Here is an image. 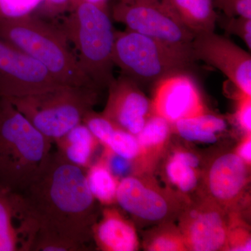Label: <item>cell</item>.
<instances>
[{
	"label": "cell",
	"instance_id": "23",
	"mask_svg": "<svg viewBox=\"0 0 251 251\" xmlns=\"http://www.w3.org/2000/svg\"><path fill=\"white\" fill-rule=\"evenodd\" d=\"M166 174L171 182L182 192H191L197 186L198 176L195 168L175 157H172L167 164Z\"/></svg>",
	"mask_w": 251,
	"mask_h": 251
},
{
	"label": "cell",
	"instance_id": "24",
	"mask_svg": "<svg viewBox=\"0 0 251 251\" xmlns=\"http://www.w3.org/2000/svg\"><path fill=\"white\" fill-rule=\"evenodd\" d=\"M85 249L78 244L62 238L49 234H36L31 251H81Z\"/></svg>",
	"mask_w": 251,
	"mask_h": 251
},
{
	"label": "cell",
	"instance_id": "25",
	"mask_svg": "<svg viewBox=\"0 0 251 251\" xmlns=\"http://www.w3.org/2000/svg\"><path fill=\"white\" fill-rule=\"evenodd\" d=\"M102 160L105 163L112 174L119 179V178L128 176L131 171V161L119 156L108 149L105 148Z\"/></svg>",
	"mask_w": 251,
	"mask_h": 251
},
{
	"label": "cell",
	"instance_id": "18",
	"mask_svg": "<svg viewBox=\"0 0 251 251\" xmlns=\"http://www.w3.org/2000/svg\"><path fill=\"white\" fill-rule=\"evenodd\" d=\"M54 143L66 161L86 171L92 165L99 141L82 122Z\"/></svg>",
	"mask_w": 251,
	"mask_h": 251
},
{
	"label": "cell",
	"instance_id": "20",
	"mask_svg": "<svg viewBox=\"0 0 251 251\" xmlns=\"http://www.w3.org/2000/svg\"><path fill=\"white\" fill-rule=\"evenodd\" d=\"M85 173L88 187L95 201L105 206L116 203L120 180L112 174L102 158L91 165Z\"/></svg>",
	"mask_w": 251,
	"mask_h": 251
},
{
	"label": "cell",
	"instance_id": "34",
	"mask_svg": "<svg viewBox=\"0 0 251 251\" xmlns=\"http://www.w3.org/2000/svg\"><path fill=\"white\" fill-rule=\"evenodd\" d=\"M123 3H128V2H131V1H133V0H123Z\"/></svg>",
	"mask_w": 251,
	"mask_h": 251
},
{
	"label": "cell",
	"instance_id": "21",
	"mask_svg": "<svg viewBox=\"0 0 251 251\" xmlns=\"http://www.w3.org/2000/svg\"><path fill=\"white\" fill-rule=\"evenodd\" d=\"M170 122L159 115L147 120L141 131L136 135L140 148L149 149L164 143L170 133Z\"/></svg>",
	"mask_w": 251,
	"mask_h": 251
},
{
	"label": "cell",
	"instance_id": "13",
	"mask_svg": "<svg viewBox=\"0 0 251 251\" xmlns=\"http://www.w3.org/2000/svg\"><path fill=\"white\" fill-rule=\"evenodd\" d=\"M183 239L187 249L215 251L227 244L229 232L223 213L214 207H201L190 211L183 221Z\"/></svg>",
	"mask_w": 251,
	"mask_h": 251
},
{
	"label": "cell",
	"instance_id": "1",
	"mask_svg": "<svg viewBox=\"0 0 251 251\" xmlns=\"http://www.w3.org/2000/svg\"><path fill=\"white\" fill-rule=\"evenodd\" d=\"M21 193L37 224L36 233L55 236L86 249L97 214L85 170L66 161L58 152L51 153Z\"/></svg>",
	"mask_w": 251,
	"mask_h": 251
},
{
	"label": "cell",
	"instance_id": "17",
	"mask_svg": "<svg viewBox=\"0 0 251 251\" xmlns=\"http://www.w3.org/2000/svg\"><path fill=\"white\" fill-rule=\"evenodd\" d=\"M195 35L214 31L216 16L212 0H159Z\"/></svg>",
	"mask_w": 251,
	"mask_h": 251
},
{
	"label": "cell",
	"instance_id": "29",
	"mask_svg": "<svg viewBox=\"0 0 251 251\" xmlns=\"http://www.w3.org/2000/svg\"><path fill=\"white\" fill-rule=\"evenodd\" d=\"M234 7L239 17L251 19V0H235Z\"/></svg>",
	"mask_w": 251,
	"mask_h": 251
},
{
	"label": "cell",
	"instance_id": "26",
	"mask_svg": "<svg viewBox=\"0 0 251 251\" xmlns=\"http://www.w3.org/2000/svg\"><path fill=\"white\" fill-rule=\"evenodd\" d=\"M148 249L154 251H173L184 250L186 247L182 237L166 232L153 238Z\"/></svg>",
	"mask_w": 251,
	"mask_h": 251
},
{
	"label": "cell",
	"instance_id": "12",
	"mask_svg": "<svg viewBox=\"0 0 251 251\" xmlns=\"http://www.w3.org/2000/svg\"><path fill=\"white\" fill-rule=\"evenodd\" d=\"M35 222L21 193L0 185V251H30L36 229L16 223Z\"/></svg>",
	"mask_w": 251,
	"mask_h": 251
},
{
	"label": "cell",
	"instance_id": "2",
	"mask_svg": "<svg viewBox=\"0 0 251 251\" xmlns=\"http://www.w3.org/2000/svg\"><path fill=\"white\" fill-rule=\"evenodd\" d=\"M52 141L7 99H0V185L21 193L51 154Z\"/></svg>",
	"mask_w": 251,
	"mask_h": 251
},
{
	"label": "cell",
	"instance_id": "14",
	"mask_svg": "<svg viewBox=\"0 0 251 251\" xmlns=\"http://www.w3.org/2000/svg\"><path fill=\"white\" fill-rule=\"evenodd\" d=\"M116 203L135 219L158 222L169 214L171 206L161 193L133 176L119 181Z\"/></svg>",
	"mask_w": 251,
	"mask_h": 251
},
{
	"label": "cell",
	"instance_id": "7",
	"mask_svg": "<svg viewBox=\"0 0 251 251\" xmlns=\"http://www.w3.org/2000/svg\"><path fill=\"white\" fill-rule=\"evenodd\" d=\"M114 17L128 30L193 56L192 44L196 35L176 20L159 0H133L123 3L115 9Z\"/></svg>",
	"mask_w": 251,
	"mask_h": 251
},
{
	"label": "cell",
	"instance_id": "30",
	"mask_svg": "<svg viewBox=\"0 0 251 251\" xmlns=\"http://www.w3.org/2000/svg\"><path fill=\"white\" fill-rule=\"evenodd\" d=\"M173 157L177 158L179 161L184 162V163L192 167L195 169L199 166V159L194 153L188 152V151H177L173 155Z\"/></svg>",
	"mask_w": 251,
	"mask_h": 251
},
{
	"label": "cell",
	"instance_id": "11",
	"mask_svg": "<svg viewBox=\"0 0 251 251\" xmlns=\"http://www.w3.org/2000/svg\"><path fill=\"white\" fill-rule=\"evenodd\" d=\"M109 96L103 115L136 136L148 120L151 103L136 82L122 75L108 86Z\"/></svg>",
	"mask_w": 251,
	"mask_h": 251
},
{
	"label": "cell",
	"instance_id": "16",
	"mask_svg": "<svg viewBox=\"0 0 251 251\" xmlns=\"http://www.w3.org/2000/svg\"><path fill=\"white\" fill-rule=\"evenodd\" d=\"M92 237L105 251H134L139 242L133 225L113 207L105 209L102 217L92 226Z\"/></svg>",
	"mask_w": 251,
	"mask_h": 251
},
{
	"label": "cell",
	"instance_id": "19",
	"mask_svg": "<svg viewBox=\"0 0 251 251\" xmlns=\"http://www.w3.org/2000/svg\"><path fill=\"white\" fill-rule=\"evenodd\" d=\"M174 124L176 131L184 140L207 144L216 143V134L227 127L224 119L205 113L181 119Z\"/></svg>",
	"mask_w": 251,
	"mask_h": 251
},
{
	"label": "cell",
	"instance_id": "10",
	"mask_svg": "<svg viewBox=\"0 0 251 251\" xmlns=\"http://www.w3.org/2000/svg\"><path fill=\"white\" fill-rule=\"evenodd\" d=\"M152 107L155 115L173 124L204 113L197 84L186 72L173 74L156 82Z\"/></svg>",
	"mask_w": 251,
	"mask_h": 251
},
{
	"label": "cell",
	"instance_id": "5",
	"mask_svg": "<svg viewBox=\"0 0 251 251\" xmlns=\"http://www.w3.org/2000/svg\"><path fill=\"white\" fill-rule=\"evenodd\" d=\"M96 99L95 89L62 85L42 93L7 100L36 129L54 142L82 123Z\"/></svg>",
	"mask_w": 251,
	"mask_h": 251
},
{
	"label": "cell",
	"instance_id": "6",
	"mask_svg": "<svg viewBox=\"0 0 251 251\" xmlns=\"http://www.w3.org/2000/svg\"><path fill=\"white\" fill-rule=\"evenodd\" d=\"M113 62L135 82H156L186 72L193 57L139 33L115 31Z\"/></svg>",
	"mask_w": 251,
	"mask_h": 251
},
{
	"label": "cell",
	"instance_id": "33",
	"mask_svg": "<svg viewBox=\"0 0 251 251\" xmlns=\"http://www.w3.org/2000/svg\"><path fill=\"white\" fill-rule=\"evenodd\" d=\"M51 2L54 3V4H63V3L66 2L67 0H49Z\"/></svg>",
	"mask_w": 251,
	"mask_h": 251
},
{
	"label": "cell",
	"instance_id": "32",
	"mask_svg": "<svg viewBox=\"0 0 251 251\" xmlns=\"http://www.w3.org/2000/svg\"><path fill=\"white\" fill-rule=\"evenodd\" d=\"M85 1H88V2L92 3V4L98 5L100 3L103 2L105 0H85Z\"/></svg>",
	"mask_w": 251,
	"mask_h": 251
},
{
	"label": "cell",
	"instance_id": "22",
	"mask_svg": "<svg viewBox=\"0 0 251 251\" xmlns=\"http://www.w3.org/2000/svg\"><path fill=\"white\" fill-rule=\"evenodd\" d=\"M104 146L112 152L131 161L141 151L136 136L120 128L118 126L112 132Z\"/></svg>",
	"mask_w": 251,
	"mask_h": 251
},
{
	"label": "cell",
	"instance_id": "4",
	"mask_svg": "<svg viewBox=\"0 0 251 251\" xmlns=\"http://www.w3.org/2000/svg\"><path fill=\"white\" fill-rule=\"evenodd\" d=\"M63 32L74 44L81 69L96 89L108 87L115 79V31L106 13L84 1L64 23Z\"/></svg>",
	"mask_w": 251,
	"mask_h": 251
},
{
	"label": "cell",
	"instance_id": "31",
	"mask_svg": "<svg viewBox=\"0 0 251 251\" xmlns=\"http://www.w3.org/2000/svg\"><path fill=\"white\" fill-rule=\"evenodd\" d=\"M238 156L247 163V165L250 164L251 161V136H248V138L241 144L239 149L237 150Z\"/></svg>",
	"mask_w": 251,
	"mask_h": 251
},
{
	"label": "cell",
	"instance_id": "15",
	"mask_svg": "<svg viewBox=\"0 0 251 251\" xmlns=\"http://www.w3.org/2000/svg\"><path fill=\"white\" fill-rule=\"evenodd\" d=\"M247 165L237 153H226L216 158L207 178L213 197L222 203L235 201L247 184Z\"/></svg>",
	"mask_w": 251,
	"mask_h": 251
},
{
	"label": "cell",
	"instance_id": "28",
	"mask_svg": "<svg viewBox=\"0 0 251 251\" xmlns=\"http://www.w3.org/2000/svg\"><path fill=\"white\" fill-rule=\"evenodd\" d=\"M229 30L240 36L249 49H251V19L239 18L229 23Z\"/></svg>",
	"mask_w": 251,
	"mask_h": 251
},
{
	"label": "cell",
	"instance_id": "8",
	"mask_svg": "<svg viewBox=\"0 0 251 251\" xmlns=\"http://www.w3.org/2000/svg\"><path fill=\"white\" fill-rule=\"evenodd\" d=\"M61 86L41 62L0 37V99L20 98Z\"/></svg>",
	"mask_w": 251,
	"mask_h": 251
},
{
	"label": "cell",
	"instance_id": "9",
	"mask_svg": "<svg viewBox=\"0 0 251 251\" xmlns=\"http://www.w3.org/2000/svg\"><path fill=\"white\" fill-rule=\"evenodd\" d=\"M193 58L201 59L227 77L241 93L251 97V57L227 38L214 31L195 36Z\"/></svg>",
	"mask_w": 251,
	"mask_h": 251
},
{
	"label": "cell",
	"instance_id": "3",
	"mask_svg": "<svg viewBox=\"0 0 251 251\" xmlns=\"http://www.w3.org/2000/svg\"><path fill=\"white\" fill-rule=\"evenodd\" d=\"M0 37L41 62L61 85L96 89L62 31L27 14L0 16Z\"/></svg>",
	"mask_w": 251,
	"mask_h": 251
},
{
	"label": "cell",
	"instance_id": "27",
	"mask_svg": "<svg viewBox=\"0 0 251 251\" xmlns=\"http://www.w3.org/2000/svg\"><path fill=\"white\" fill-rule=\"evenodd\" d=\"M242 99L238 105L237 120L244 131L251 133V97L242 94Z\"/></svg>",
	"mask_w": 251,
	"mask_h": 251
}]
</instances>
